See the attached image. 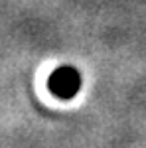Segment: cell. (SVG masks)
I'll return each mask as SVG.
<instances>
[{
  "label": "cell",
  "instance_id": "6da1fadb",
  "mask_svg": "<svg viewBox=\"0 0 146 148\" xmlns=\"http://www.w3.org/2000/svg\"><path fill=\"white\" fill-rule=\"evenodd\" d=\"M49 85L56 95L59 97H71L73 93L77 91L79 87V75L75 73V69L65 67V69H57L56 73L51 75Z\"/></svg>",
  "mask_w": 146,
  "mask_h": 148
}]
</instances>
